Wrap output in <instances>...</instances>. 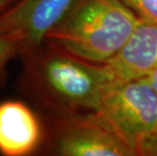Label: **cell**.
Here are the masks:
<instances>
[{
	"label": "cell",
	"instance_id": "cell-1",
	"mask_svg": "<svg viewBox=\"0 0 157 156\" xmlns=\"http://www.w3.org/2000/svg\"><path fill=\"white\" fill-rule=\"evenodd\" d=\"M17 90L45 117L96 111L115 82L105 64L81 60L45 41L19 53Z\"/></svg>",
	"mask_w": 157,
	"mask_h": 156
},
{
	"label": "cell",
	"instance_id": "cell-2",
	"mask_svg": "<svg viewBox=\"0 0 157 156\" xmlns=\"http://www.w3.org/2000/svg\"><path fill=\"white\" fill-rule=\"evenodd\" d=\"M140 22L122 0H74L45 41L81 60L105 64Z\"/></svg>",
	"mask_w": 157,
	"mask_h": 156
},
{
	"label": "cell",
	"instance_id": "cell-3",
	"mask_svg": "<svg viewBox=\"0 0 157 156\" xmlns=\"http://www.w3.org/2000/svg\"><path fill=\"white\" fill-rule=\"evenodd\" d=\"M40 151L58 156H137L95 111L45 117Z\"/></svg>",
	"mask_w": 157,
	"mask_h": 156
},
{
	"label": "cell",
	"instance_id": "cell-4",
	"mask_svg": "<svg viewBox=\"0 0 157 156\" xmlns=\"http://www.w3.org/2000/svg\"><path fill=\"white\" fill-rule=\"evenodd\" d=\"M95 112L138 156L141 144L157 130V92L145 77L115 81Z\"/></svg>",
	"mask_w": 157,
	"mask_h": 156
},
{
	"label": "cell",
	"instance_id": "cell-5",
	"mask_svg": "<svg viewBox=\"0 0 157 156\" xmlns=\"http://www.w3.org/2000/svg\"><path fill=\"white\" fill-rule=\"evenodd\" d=\"M74 0H17L0 14V35L19 43V53L38 47Z\"/></svg>",
	"mask_w": 157,
	"mask_h": 156
},
{
	"label": "cell",
	"instance_id": "cell-6",
	"mask_svg": "<svg viewBox=\"0 0 157 156\" xmlns=\"http://www.w3.org/2000/svg\"><path fill=\"white\" fill-rule=\"evenodd\" d=\"M45 124L21 101L0 102V154L28 156L41 150Z\"/></svg>",
	"mask_w": 157,
	"mask_h": 156
},
{
	"label": "cell",
	"instance_id": "cell-7",
	"mask_svg": "<svg viewBox=\"0 0 157 156\" xmlns=\"http://www.w3.org/2000/svg\"><path fill=\"white\" fill-rule=\"evenodd\" d=\"M105 66L115 81L148 75L157 67V25L141 21L126 44Z\"/></svg>",
	"mask_w": 157,
	"mask_h": 156
},
{
	"label": "cell",
	"instance_id": "cell-8",
	"mask_svg": "<svg viewBox=\"0 0 157 156\" xmlns=\"http://www.w3.org/2000/svg\"><path fill=\"white\" fill-rule=\"evenodd\" d=\"M19 43L10 35H0V88L7 81V67L13 59L19 56Z\"/></svg>",
	"mask_w": 157,
	"mask_h": 156
},
{
	"label": "cell",
	"instance_id": "cell-9",
	"mask_svg": "<svg viewBox=\"0 0 157 156\" xmlns=\"http://www.w3.org/2000/svg\"><path fill=\"white\" fill-rule=\"evenodd\" d=\"M142 21L157 25V0H122Z\"/></svg>",
	"mask_w": 157,
	"mask_h": 156
},
{
	"label": "cell",
	"instance_id": "cell-10",
	"mask_svg": "<svg viewBox=\"0 0 157 156\" xmlns=\"http://www.w3.org/2000/svg\"><path fill=\"white\" fill-rule=\"evenodd\" d=\"M138 156H157V130L141 144Z\"/></svg>",
	"mask_w": 157,
	"mask_h": 156
},
{
	"label": "cell",
	"instance_id": "cell-11",
	"mask_svg": "<svg viewBox=\"0 0 157 156\" xmlns=\"http://www.w3.org/2000/svg\"><path fill=\"white\" fill-rule=\"evenodd\" d=\"M145 78L147 79V81L151 84V86L157 92V67L154 69V70H152L150 72L147 76H145Z\"/></svg>",
	"mask_w": 157,
	"mask_h": 156
},
{
	"label": "cell",
	"instance_id": "cell-12",
	"mask_svg": "<svg viewBox=\"0 0 157 156\" xmlns=\"http://www.w3.org/2000/svg\"><path fill=\"white\" fill-rule=\"evenodd\" d=\"M17 0H0V14L5 11L6 9L9 8L14 2H16Z\"/></svg>",
	"mask_w": 157,
	"mask_h": 156
}]
</instances>
